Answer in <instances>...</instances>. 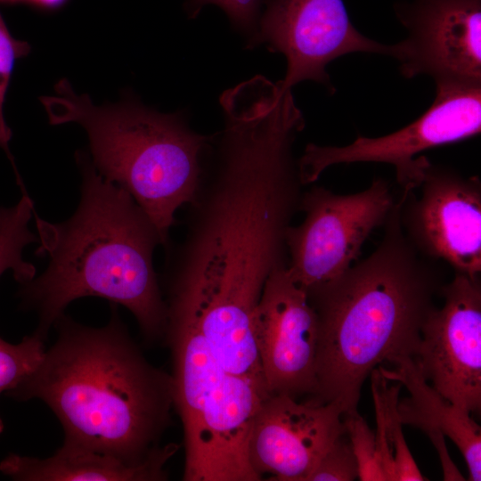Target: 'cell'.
Masks as SVG:
<instances>
[{
  "label": "cell",
  "mask_w": 481,
  "mask_h": 481,
  "mask_svg": "<svg viewBox=\"0 0 481 481\" xmlns=\"http://www.w3.org/2000/svg\"><path fill=\"white\" fill-rule=\"evenodd\" d=\"M186 205L167 262V312L191 320L227 371L265 386L253 319L267 278L288 264L299 194L272 170L237 164L206 174Z\"/></svg>",
  "instance_id": "6da1fadb"
},
{
  "label": "cell",
  "mask_w": 481,
  "mask_h": 481,
  "mask_svg": "<svg viewBox=\"0 0 481 481\" xmlns=\"http://www.w3.org/2000/svg\"><path fill=\"white\" fill-rule=\"evenodd\" d=\"M111 308L101 328L61 315L55 342L7 395L43 401L62 426L63 443L140 465L162 446L174 410L173 379L147 361L115 304Z\"/></svg>",
  "instance_id": "7a4b0ae2"
},
{
  "label": "cell",
  "mask_w": 481,
  "mask_h": 481,
  "mask_svg": "<svg viewBox=\"0 0 481 481\" xmlns=\"http://www.w3.org/2000/svg\"><path fill=\"white\" fill-rule=\"evenodd\" d=\"M376 249L324 283L306 289L318 322L316 390L309 400L357 412L372 370L395 357H414L424 322L444 284L434 260L404 232L400 200L384 223Z\"/></svg>",
  "instance_id": "3957f363"
},
{
  "label": "cell",
  "mask_w": 481,
  "mask_h": 481,
  "mask_svg": "<svg viewBox=\"0 0 481 481\" xmlns=\"http://www.w3.org/2000/svg\"><path fill=\"white\" fill-rule=\"evenodd\" d=\"M76 159L82 187L75 214L53 224L34 213L40 242L36 254L47 255L49 265L40 276L21 284V306L37 314L34 332L45 340L72 301L105 298L133 314L147 341H158L167 323L153 266L160 235L132 196L102 177L90 157L77 152Z\"/></svg>",
  "instance_id": "277c9868"
},
{
  "label": "cell",
  "mask_w": 481,
  "mask_h": 481,
  "mask_svg": "<svg viewBox=\"0 0 481 481\" xmlns=\"http://www.w3.org/2000/svg\"><path fill=\"white\" fill-rule=\"evenodd\" d=\"M39 99L51 125L75 122L86 131L97 172L125 189L156 226L167 247L175 214L193 197L213 135L192 130L181 113L166 114L128 95L96 106L66 78Z\"/></svg>",
  "instance_id": "5b68a950"
},
{
  "label": "cell",
  "mask_w": 481,
  "mask_h": 481,
  "mask_svg": "<svg viewBox=\"0 0 481 481\" xmlns=\"http://www.w3.org/2000/svg\"><path fill=\"white\" fill-rule=\"evenodd\" d=\"M174 410L183 432L185 481H259L248 444L265 385L227 371L197 326L167 313Z\"/></svg>",
  "instance_id": "8992f818"
},
{
  "label": "cell",
  "mask_w": 481,
  "mask_h": 481,
  "mask_svg": "<svg viewBox=\"0 0 481 481\" xmlns=\"http://www.w3.org/2000/svg\"><path fill=\"white\" fill-rule=\"evenodd\" d=\"M430 107L415 121L380 137L359 135L346 146L306 145L298 160L304 185L314 183L329 167L356 162L394 166L403 192L420 185L430 164L420 153L463 141L481 131V83L441 82Z\"/></svg>",
  "instance_id": "52a82bcc"
},
{
  "label": "cell",
  "mask_w": 481,
  "mask_h": 481,
  "mask_svg": "<svg viewBox=\"0 0 481 481\" xmlns=\"http://www.w3.org/2000/svg\"><path fill=\"white\" fill-rule=\"evenodd\" d=\"M397 199L390 184L375 178L357 193L340 195L314 185L304 192L303 221L287 232V269L304 289L329 281L357 259L363 244L383 225Z\"/></svg>",
  "instance_id": "ba28073f"
},
{
  "label": "cell",
  "mask_w": 481,
  "mask_h": 481,
  "mask_svg": "<svg viewBox=\"0 0 481 481\" xmlns=\"http://www.w3.org/2000/svg\"><path fill=\"white\" fill-rule=\"evenodd\" d=\"M257 34L250 46L265 44L287 61L283 87L314 81L334 92L326 68L353 53L396 59L398 44L385 45L360 33L352 24L343 0H264Z\"/></svg>",
  "instance_id": "9c48e42d"
},
{
  "label": "cell",
  "mask_w": 481,
  "mask_h": 481,
  "mask_svg": "<svg viewBox=\"0 0 481 481\" xmlns=\"http://www.w3.org/2000/svg\"><path fill=\"white\" fill-rule=\"evenodd\" d=\"M402 192L401 224L404 234L424 257L444 260L455 272H481V182L453 168L433 165L419 186Z\"/></svg>",
  "instance_id": "30bf717a"
},
{
  "label": "cell",
  "mask_w": 481,
  "mask_h": 481,
  "mask_svg": "<svg viewBox=\"0 0 481 481\" xmlns=\"http://www.w3.org/2000/svg\"><path fill=\"white\" fill-rule=\"evenodd\" d=\"M444 304L430 312L413 357L425 379L469 412L481 407V285L455 272L442 288Z\"/></svg>",
  "instance_id": "8fae6325"
},
{
  "label": "cell",
  "mask_w": 481,
  "mask_h": 481,
  "mask_svg": "<svg viewBox=\"0 0 481 481\" xmlns=\"http://www.w3.org/2000/svg\"><path fill=\"white\" fill-rule=\"evenodd\" d=\"M253 332L269 394L312 396L317 385V316L287 265L267 278L255 310Z\"/></svg>",
  "instance_id": "7c38bea8"
},
{
  "label": "cell",
  "mask_w": 481,
  "mask_h": 481,
  "mask_svg": "<svg viewBox=\"0 0 481 481\" xmlns=\"http://www.w3.org/2000/svg\"><path fill=\"white\" fill-rule=\"evenodd\" d=\"M395 12L408 31L396 58L405 77L481 83V0H413Z\"/></svg>",
  "instance_id": "4fadbf2b"
},
{
  "label": "cell",
  "mask_w": 481,
  "mask_h": 481,
  "mask_svg": "<svg viewBox=\"0 0 481 481\" xmlns=\"http://www.w3.org/2000/svg\"><path fill=\"white\" fill-rule=\"evenodd\" d=\"M344 432L343 412L333 403H298L269 395L255 418L248 444L251 469L260 480L307 481Z\"/></svg>",
  "instance_id": "5bb4252c"
},
{
  "label": "cell",
  "mask_w": 481,
  "mask_h": 481,
  "mask_svg": "<svg viewBox=\"0 0 481 481\" xmlns=\"http://www.w3.org/2000/svg\"><path fill=\"white\" fill-rule=\"evenodd\" d=\"M388 363L392 369L379 366L387 379L404 385L410 396L398 401L397 412L403 424L422 429L439 455L444 480H465L450 458L444 436L457 445L465 458L471 481L481 480V428L470 412L452 404L433 388L422 375L414 358L401 355Z\"/></svg>",
  "instance_id": "9a60e30c"
},
{
  "label": "cell",
  "mask_w": 481,
  "mask_h": 481,
  "mask_svg": "<svg viewBox=\"0 0 481 481\" xmlns=\"http://www.w3.org/2000/svg\"><path fill=\"white\" fill-rule=\"evenodd\" d=\"M179 449L170 443L161 446L148 461L131 465L106 453L63 443L53 455L39 459L10 454L0 471L19 481H162L165 465Z\"/></svg>",
  "instance_id": "2e32d148"
},
{
  "label": "cell",
  "mask_w": 481,
  "mask_h": 481,
  "mask_svg": "<svg viewBox=\"0 0 481 481\" xmlns=\"http://www.w3.org/2000/svg\"><path fill=\"white\" fill-rule=\"evenodd\" d=\"M370 375L377 424L375 440L386 480H426L410 452L402 431L403 423L397 412L402 385L388 386L387 379L376 368Z\"/></svg>",
  "instance_id": "e0dca14e"
},
{
  "label": "cell",
  "mask_w": 481,
  "mask_h": 481,
  "mask_svg": "<svg viewBox=\"0 0 481 481\" xmlns=\"http://www.w3.org/2000/svg\"><path fill=\"white\" fill-rule=\"evenodd\" d=\"M33 214V203L27 195L13 207H0V277L12 270L20 284L32 280L36 273L34 265L22 258L23 249L38 240L29 229Z\"/></svg>",
  "instance_id": "ac0fdd59"
},
{
  "label": "cell",
  "mask_w": 481,
  "mask_h": 481,
  "mask_svg": "<svg viewBox=\"0 0 481 481\" xmlns=\"http://www.w3.org/2000/svg\"><path fill=\"white\" fill-rule=\"evenodd\" d=\"M45 341L35 332L18 344L0 338V395L15 389L34 371L44 355ZM3 429L0 418V434Z\"/></svg>",
  "instance_id": "d6986e66"
},
{
  "label": "cell",
  "mask_w": 481,
  "mask_h": 481,
  "mask_svg": "<svg viewBox=\"0 0 481 481\" xmlns=\"http://www.w3.org/2000/svg\"><path fill=\"white\" fill-rule=\"evenodd\" d=\"M343 423L357 461L358 478L387 481L378 455L375 432L358 412L343 414Z\"/></svg>",
  "instance_id": "ffe728a7"
},
{
  "label": "cell",
  "mask_w": 481,
  "mask_h": 481,
  "mask_svg": "<svg viewBox=\"0 0 481 481\" xmlns=\"http://www.w3.org/2000/svg\"><path fill=\"white\" fill-rule=\"evenodd\" d=\"M30 52V45L14 38L0 14V146L7 152L8 143L12 137L4 115L6 93L12 79L16 61Z\"/></svg>",
  "instance_id": "44dd1931"
},
{
  "label": "cell",
  "mask_w": 481,
  "mask_h": 481,
  "mask_svg": "<svg viewBox=\"0 0 481 481\" xmlns=\"http://www.w3.org/2000/svg\"><path fill=\"white\" fill-rule=\"evenodd\" d=\"M358 465L346 432L341 434L322 457L307 481H352Z\"/></svg>",
  "instance_id": "7402d4cb"
},
{
  "label": "cell",
  "mask_w": 481,
  "mask_h": 481,
  "mask_svg": "<svg viewBox=\"0 0 481 481\" xmlns=\"http://www.w3.org/2000/svg\"><path fill=\"white\" fill-rule=\"evenodd\" d=\"M264 0H189L187 11L192 18L207 4L221 8L232 25L248 37L249 47L257 29Z\"/></svg>",
  "instance_id": "603a6c76"
},
{
  "label": "cell",
  "mask_w": 481,
  "mask_h": 481,
  "mask_svg": "<svg viewBox=\"0 0 481 481\" xmlns=\"http://www.w3.org/2000/svg\"><path fill=\"white\" fill-rule=\"evenodd\" d=\"M69 0H27L26 3L34 6L35 8L50 12L55 11L65 5Z\"/></svg>",
  "instance_id": "cb8c5ba5"
},
{
  "label": "cell",
  "mask_w": 481,
  "mask_h": 481,
  "mask_svg": "<svg viewBox=\"0 0 481 481\" xmlns=\"http://www.w3.org/2000/svg\"><path fill=\"white\" fill-rule=\"evenodd\" d=\"M27 0H0L2 3L5 4H17V3H26Z\"/></svg>",
  "instance_id": "d4e9b609"
}]
</instances>
